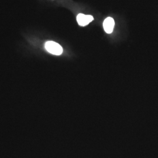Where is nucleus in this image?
<instances>
[{
  "instance_id": "1",
  "label": "nucleus",
  "mask_w": 158,
  "mask_h": 158,
  "mask_svg": "<svg viewBox=\"0 0 158 158\" xmlns=\"http://www.w3.org/2000/svg\"><path fill=\"white\" fill-rule=\"evenodd\" d=\"M46 50L52 55L59 56L63 53V48L61 45L54 41H48L45 44Z\"/></svg>"
},
{
  "instance_id": "2",
  "label": "nucleus",
  "mask_w": 158,
  "mask_h": 158,
  "mask_svg": "<svg viewBox=\"0 0 158 158\" xmlns=\"http://www.w3.org/2000/svg\"><path fill=\"white\" fill-rule=\"evenodd\" d=\"M94 19V18L91 15H85L82 13L79 14L76 17V21L79 26L85 27L89 25Z\"/></svg>"
},
{
  "instance_id": "3",
  "label": "nucleus",
  "mask_w": 158,
  "mask_h": 158,
  "mask_svg": "<svg viewBox=\"0 0 158 158\" xmlns=\"http://www.w3.org/2000/svg\"><path fill=\"white\" fill-rule=\"evenodd\" d=\"M115 27V21L112 17L106 18L103 22V28L106 33L111 34L113 33Z\"/></svg>"
}]
</instances>
